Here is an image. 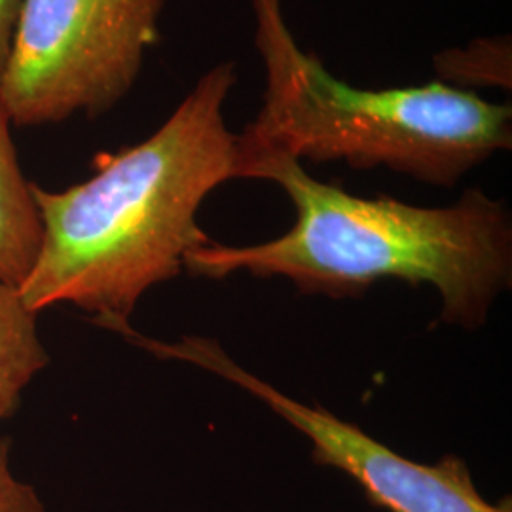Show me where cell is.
Listing matches in <instances>:
<instances>
[{
    "label": "cell",
    "instance_id": "obj_8",
    "mask_svg": "<svg viewBox=\"0 0 512 512\" xmlns=\"http://www.w3.org/2000/svg\"><path fill=\"white\" fill-rule=\"evenodd\" d=\"M433 69L439 82L463 92H511V35L478 37L461 48H446L433 57Z\"/></svg>",
    "mask_w": 512,
    "mask_h": 512
},
{
    "label": "cell",
    "instance_id": "obj_1",
    "mask_svg": "<svg viewBox=\"0 0 512 512\" xmlns=\"http://www.w3.org/2000/svg\"><path fill=\"white\" fill-rule=\"evenodd\" d=\"M238 76L236 61L211 67L145 141L99 156L88 181L59 192L33 183L42 247L19 287L31 310L71 304L114 330L150 287L181 274L186 253L209 241L202 203L236 181L224 105Z\"/></svg>",
    "mask_w": 512,
    "mask_h": 512
},
{
    "label": "cell",
    "instance_id": "obj_7",
    "mask_svg": "<svg viewBox=\"0 0 512 512\" xmlns=\"http://www.w3.org/2000/svg\"><path fill=\"white\" fill-rule=\"evenodd\" d=\"M37 315L18 287L0 281V425L14 416L25 387L48 365Z\"/></svg>",
    "mask_w": 512,
    "mask_h": 512
},
{
    "label": "cell",
    "instance_id": "obj_6",
    "mask_svg": "<svg viewBox=\"0 0 512 512\" xmlns=\"http://www.w3.org/2000/svg\"><path fill=\"white\" fill-rule=\"evenodd\" d=\"M10 126L0 99V281L19 289L37 262L42 220L33 183L21 171Z\"/></svg>",
    "mask_w": 512,
    "mask_h": 512
},
{
    "label": "cell",
    "instance_id": "obj_4",
    "mask_svg": "<svg viewBox=\"0 0 512 512\" xmlns=\"http://www.w3.org/2000/svg\"><path fill=\"white\" fill-rule=\"evenodd\" d=\"M167 0H23L0 99L16 126L97 118L135 86Z\"/></svg>",
    "mask_w": 512,
    "mask_h": 512
},
{
    "label": "cell",
    "instance_id": "obj_9",
    "mask_svg": "<svg viewBox=\"0 0 512 512\" xmlns=\"http://www.w3.org/2000/svg\"><path fill=\"white\" fill-rule=\"evenodd\" d=\"M0 512H46L35 488L14 475L6 439H0Z\"/></svg>",
    "mask_w": 512,
    "mask_h": 512
},
{
    "label": "cell",
    "instance_id": "obj_10",
    "mask_svg": "<svg viewBox=\"0 0 512 512\" xmlns=\"http://www.w3.org/2000/svg\"><path fill=\"white\" fill-rule=\"evenodd\" d=\"M23 0H0V80L6 69Z\"/></svg>",
    "mask_w": 512,
    "mask_h": 512
},
{
    "label": "cell",
    "instance_id": "obj_2",
    "mask_svg": "<svg viewBox=\"0 0 512 512\" xmlns=\"http://www.w3.org/2000/svg\"><path fill=\"white\" fill-rule=\"evenodd\" d=\"M238 179L279 184L293 203L291 230L247 247L209 239L184 256L188 274L285 277L300 293L334 298L361 294L382 279L431 285L442 321L465 329L480 327L511 283V213L480 188L446 207L361 198L317 181L287 156L243 160Z\"/></svg>",
    "mask_w": 512,
    "mask_h": 512
},
{
    "label": "cell",
    "instance_id": "obj_5",
    "mask_svg": "<svg viewBox=\"0 0 512 512\" xmlns=\"http://www.w3.org/2000/svg\"><path fill=\"white\" fill-rule=\"evenodd\" d=\"M118 334L162 359L200 366L253 393L311 440L315 463L351 476L365 490L368 501L387 512H512L509 499L490 503L480 495L463 459L446 456L427 465L404 458L329 410L283 395L243 370L211 338L184 336L167 344L139 334L131 325L120 327Z\"/></svg>",
    "mask_w": 512,
    "mask_h": 512
},
{
    "label": "cell",
    "instance_id": "obj_3",
    "mask_svg": "<svg viewBox=\"0 0 512 512\" xmlns=\"http://www.w3.org/2000/svg\"><path fill=\"white\" fill-rule=\"evenodd\" d=\"M255 48L264 67L262 105L236 133L243 160L385 167L416 181L454 188L475 167L512 147V107L439 80L406 88H357L300 48L283 0H251Z\"/></svg>",
    "mask_w": 512,
    "mask_h": 512
}]
</instances>
